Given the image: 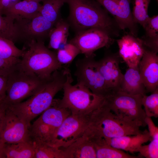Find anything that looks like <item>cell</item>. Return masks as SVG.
Returning <instances> with one entry per match:
<instances>
[{"instance_id":"cell-1","label":"cell","mask_w":158,"mask_h":158,"mask_svg":"<svg viewBox=\"0 0 158 158\" xmlns=\"http://www.w3.org/2000/svg\"><path fill=\"white\" fill-rule=\"evenodd\" d=\"M69 13L67 20L75 33L91 28L104 30L117 37L121 30L113 18L95 0H67Z\"/></svg>"},{"instance_id":"cell-14","label":"cell","mask_w":158,"mask_h":158,"mask_svg":"<svg viewBox=\"0 0 158 158\" xmlns=\"http://www.w3.org/2000/svg\"><path fill=\"white\" fill-rule=\"evenodd\" d=\"M113 17L120 28L128 29L137 36L138 24L134 21L130 8L131 0H95Z\"/></svg>"},{"instance_id":"cell-6","label":"cell","mask_w":158,"mask_h":158,"mask_svg":"<svg viewBox=\"0 0 158 158\" xmlns=\"http://www.w3.org/2000/svg\"><path fill=\"white\" fill-rule=\"evenodd\" d=\"M73 81L69 70L63 88V96L60 101L62 106L70 111L71 114L88 115L103 103L104 98L96 95L82 84L77 83L72 85Z\"/></svg>"},{"instance_id":"cell-35","label":"cell","mask_w":158,"mask_h":158,"mask_svg":"<svg viewBox=\"0 0 158 158\" xmlns=\"http://www.w3.org/2000/svg\"><path fill=\"white\" fill-rule=\"evenodd\" d=\"M145 122L148 126L151 140L158 139V128L155 126L151 117L146 116Z\"/></svg>"},{"instance_id":"cell-25","label":"cell","mask_w":158,"mask_h":158,"mask_svg":"<svg viewBox=\"0 0 158 158\" xmlns=\"http://www.w3.org/2000/svg\"><path fill=\"white\" fill-rule=\"evenodd\" d=\"M6 158H34L35 151L30 140L13 143H5Z\"/></svg>"},{"instance_id":"cell-13","label":"cell","mask_w":158,"mask_h":158,"mask_svg":"<svg viewBox=\"0 0 158 158\" xmlns=\"http://www.w3.org/2000/svg\"><path fill=\"white\" fill-rule=\"evenodd\" d=\"M30 127L12 111L6 108L0 127V141L13 143L29 140Z\"/></svg>"},{"instance_id":"cell-39","label":"cell","mask_w":158,"mask_h":158,"mask_svg":"<svg viewBox=\"0 0 158 158\" xmlns=\"http://www.w3.org/2000/svg\"><path fill=\"white\" fill-rule=\"evenodd\" d=\"M5 109L6 108L2 105L1 104H0V127L1 124Z\"/></svg>"},{"instance_id":"cell-11","label":"cell","mask_w":158,"mask_h":158,"mask_svg":"<svg viewBox=\"0 0 158 158\" xmlns=\"http://www.w3.org/2000/svg\"><path fill=\"white\" fill-rule=\"evenodd\" d=\"M14 24L18 41L23 40L25 42L32 40L44 42L49 37L54 25L39 13L31 18L15 17Z\"/></svg>"},{"instance_id":"cell-5","label":"cell","mask_w":158,"mask_h":158,"mask_svg":"<svg viewBox=\"0 0 158 158\" xmlns=\"http://www.w3.org/2000/svg\"><path fill=\"white\" fill-rule=\"evenodd\" d=\"M19 63L8 75L6 95L1 103L6 108L30 97L47 80L23 70Z\"/></svg>"},{"instance_id":"cell-10","label":"cell","mask_w":158,"mask_h":158,"mask_svg":"<svg viewBox=\"0 0 158 158\" xmlns=\"http://www.w3.org/2000/svg\"><path fill=\"white\" fill-rule=\"evenodd\" d=\"M90 114H71L57 129L49 145L59 148L66 147L82 136L88 127Z\"/></svg>"},{"instance_id":"cell-26","label":"cell","mask_w":158,"mask_h":158,"mask_svg":"<svg viewBox=\"0 0 158 158\" xmlns=\"http://www.w3.org/2000/svg\"><path fill=\"white\" fill-rule=\"evenodd\" d=\"M67 0H43L39 13L55 24L62 18L60 9Z\"/></svg>"},{"instance_id":"cell-22","label":"cell","mask_w":158,"mask_h":158,"mask_svg":"<svg viewBox=\"0 0 158 158\" xmlns=\"http://www.w3.org/2000/svg\"><path fill=\"white\" fill-rule=\"evenodd\" d=\"M42 4L31 0H20L5 10L3 15L31 18L39 13Z\"/></svg>"},{"instance_id":"cell-20","label":"cell","mask_w":158,"mask_h":158,"mask_svg":"<svg viewBox=\"0 0 158 158\" xmlns=\"http://www.w3.org/2000/svg\"><path fill=\"white\" fill-rule=\"evenodd\" d=\"M118 91L133 95H145L146 90L138 66L129 67L123 76Z\"/></svg>"},{"instance_id":"cell-2","label":"cell","mask_w":158,"mask_h":158,"mask_svg":"<svg viewBox=\"0 0 158 158\" xmlns=\"http://www.w3.org/2000/svg\"><path fill=\"white\" fill-rule=\"evenodd\" d=\"M69 70L64 67L55 71L51 78L46 81L29 99L6 108L12 111L30 126L31 121L49 107L56 94L63 89Z\"/></svg>"},{"instance_id":"cell-12","label":"cell","mask_w":158,"mask_h":158,"mask_svg":"<svg viewBox=\"0 0 158 158\" xmlns=\"http://www.w3.org/2000/svg\"><path fill=\"white\" fill-rule=\"evenodd\" d=\"M114 40L105 31L91 28L75 33L68 42L76 47L85 56H89L94 54V52L98 49L109 47Z\"/></svg>"},{"instance_id":"cell-15","label":"cell","mask_w":158,"mask_h":158,"mask_svg":"<svg viewBox=\"0 0 158 158\" xmlns=\"http://www.w3.org/2000/svg\"><path fill=\"white\" fill-rule=\"evenodd\" d=\"M118 54L129 67L138 65L146 47L141 39L129 33L116 40Z\"/></svg>"},{"instance_id":"cell-7","label":"cell","mask_w":158,"mask_h":158,"mask_svg":"<svg viewBox=\"0 0 158 158\" xmlns=\"http://www.w3.org/2000/svg\"><path fill=\"white\" fill-rule=\"evenodd\" d=\"M142 96L113 91L104 98V102L111 110L121 119L140 127H145L146 126V115L142 107Z\"/></svg>"},{"instance_id":"cell-41","label":"cell","mask_w":158,"mask_h":158,"mask_svg":"<svg viewBox=\"0 0 158 158\" xmlns=\"http://www.w3.org/2000/svg\"><path fill=\"white\" fill-rule=\"evenodd\" d=\"M156 1H157V2H158V0H156Z\"/></svg>"},{"instance_id":"cell-16","label":"cell","mask_w":158,"mask_h":158,"mask_svg":"<svg viewBox=\"0 0 158 158\" xmlns=\"http://www.w3.org/2000/svg\"><path fill=\"white\" fill-rule=\"evenodd\" d=\"M120 56L118 53L107 52L97 61L99 71L111 91H118L123 74L119 67Z\"/></svg>"},{"instance_id":"cell-40","label":"cell","mask_w":158,"mask_h":158,"mask_svg":"<svg viewBox=\"0 0 158 158\" xmlns=\"http://www.w3.org/2000/svg\"><path fill=\"white\" fill-rule=\"evenodd\" d=\"M31 0L35 1H37L38 2H40L41 1H42L43 0Z\"/></svg>"},{"instance_id":"cell-38","label":"cell","mask_w":158,"mask_h":158,"mask_svg":"<svg viewBox=\"0 0 158 158\" xmlns=\"http://www.w3.org/2000/svg\"><path fill=\"white\" fill-rule=\"evenodd\" d=\"M5 144L0 141V158H6L4 152Z\"/></svg>"},{"instance_id":"cell-29","label":"cell","mask_w":158,"mask_h":158,"mask_svg":"<svg viewBox=\"0 0 158 158\" xmlns=\"http://www.w3.org/2000/svg\"><path fill=\"white\" fill-rule=\"evenodd\" d=\"M13 17L0 15V37L5 38L13 42L18 41L15 31Z\"/></svg>"},{"instance_id":"cell-17","label":"cell","mask_w":158,"mask_h":158,"mask_svg":"<svg viewBox=\"0 0 158 158\" xmlns=\"http://www.w3.org/2000/svg\"><path fill=\"white\" fill-rule=\"evenodd\" d=\"M157 54L146 47L142 57L138 65L147 93H151L158 88Z\"/></svg>"},{"instance_id":"cell-27","label":"cell","mask_w":158,"mask_h":158,"mask_svg":"<svg viewBox=\"0 0 158 158\" xmlns=\"http://www.w3.org/2000/svg\"><path fill=\"white\" fill-rule=\"evenodd\" d=\"M34 148V158H64L59 148L42 141L31 140Z\"/></svg>"},{"instance_id":"cell-33","label":"cell","mask_w":158,"mask_h":158,"mask_svg":"<svg viewBox=\"0 0 158 158\" xmlns=\"http://www.w3.org/2000/svg\"><path fill=\"white\" fill-rule=\"evenodd\" d=\"M147 145H142L138 152L146 158H158V139H152Z\"/></svg>"},{"instance_id":"cell-42","label":"cell","mask_w":158,"mask_h":158,"mask_svg":"<svg viewBox=\"0 0 158 158\" xmlns=\"http://www.w3.org/2000/svg\"><path fill=\"white\" fill-rule=\"evenodd\" d=\"M1 102H0V104H1Z\"/></svg>"},{"instance_id":"cell-30","label":"cell","mask_w":158,"mask_h":158,"mask_svg":"<svg viewBox=\"0 0 158 158\" xmlns=\"http://www.w3.org/2000/svg\"><path fill=\"white\" fill-rule=\"evenodd\" d=\"M150 0H135L132 14L135 22L144 26L149 17L148 8Z\"/></svg>"},{"instance_id":"cell-18","label":"cell","mask_w":158,"mask_h":158,"mask_svg":"<svg viewBox=\"0 0 158 158\" xmlns=\"http://www.w3.org/2000/svg\"><path fill=\"white\" fill-rule=\"evenodd\" d=\"M104 139L108 144L113 147L132 154L138 152L140 147L143 144L152 140L147 130L136 135Z\"/></svg>"},{"instance_id":"cell-23","label":"cell","mask_w":158,"mask_h":158,"mask_svg":"<svg viewBox=\"0 0 158 158\" xmlns=\"http://www.w3.org/2000/svg\"><path fill=\"white\" fill-rule=\"evenodd\" d=\"M70 27L67 20L62 18L57 21L50 32L48 48L58 50L66 44L67 43Z\"/></svg>"},{"instance_id":"cell-31","label":"cell","mask_w":158,"mask_h":158,"mask_svg":"<svg viewBox=\"0 0 158 158\" xmlns=\"http://www.w3.org/2000/svg\"><path fill=\"white\" fill-rule=\"evenodd\" d=\"M57 50V59L62 65L71 63L78 55L81 53L76 47L68 42Z\"/></svg>"},{"instance_id":"cell-21","label":"cell","mask_w":158,"mask_h":158,"mask_svg":"<svg viewBox=\"0 0 158 158\" xmlns=\"http://www.w3.org/2000/svg\"><path fill=\"white\" fill-rule=\"evenodd\" d=\"M94 147L96 158H138L108 144L102 137L87 135Z\"/></svg>"},{"instance_id":"cell-24","label":"cell","mask_w":158,"mask_h":158,"mask_svg":"<svg viewBox=\"0 0 158 158\" xmlns=\"http://www.w3.org/2000/svg\"><path fill=\"white\" fill-rule=\"evenodd\" d=\"M142 27L145 30V34L140 38L144 45L147 48L158 53V15L149 17Z\"/></svg>"},{"instance_id":"cell-8","label":"cell","mask_w":158,"mask_h":158,"mask_svg":"<svg viewBox=\"0 0 158 158\" xmlns=\"http://www.w3.org/2000/svg\"><path fill=\"white\" fill-rule=\"evenodd\" d=\"M71 114L70 111L61 104L60 99H54L49 107L31 124L30 138L49 144L57 129Z\"/></svg>"},{"instance_id":"cell-4","label":"cell","mask_w":158,"mask_h":158,"mask_svg":"<svg viewBox=\"0 0 158 158\" xmlns=\"http://www.w3.org/2000/svg\"><path fill=\"white\" fill-rule=\"evenodd\" d=\"M25 43L26 46L23 47L24 52L19 64L23 70L46 80L54 72L63 67L56 53L46 47L44 41L32 40Z\"/></svg>"},{"instance_id":"cell-3","label":"cell","mask_w":158,"mask_h":158,"mask_svg":"<svg viewBox=\"0 0 158 158\" xmlns=\"http://www.w3.org/2000/svg\"><path fill=\"white\" fill-rule=\"evenodd\" d=\"M140 127L119 118L112 111L104 101L90 115L87 134L111 138L141 133Z\"/></svg>"},{"instance_id":"cell-28","label":"cell","mask_w":158,"mask_h":158,"mask_svg":"<svg viewBox=\"0 0 158 158\" xmlns=\"http://www.w3.org/2000/svg\"><path fill=\"white\" fill-rule=\"evenodd\" d=\"M25 49H20L15 45V43L8 39L0 37V56L4 59L21 57Z\"/></svg>"},{"instance_id":"cell-34","label":"cell","mask_w":158,"mask_h":158,"mask_svg":"<svg viewBox=\"0 0 158 158\" xmlns=\"http://www.w3.org/2000/svg\"><path fill=\"white\" fill-rule=\"evenodd\" d=\"M20 58L4 59L0 56V73L8 74L20 61Z\"/></svg>"},{"instance_id":"cell-37","label":"cell","mask_w":158,"mask_h":158,"mask_svg":"<svg viewBox=\"0 0 158 158\" xmlns=\"http://www.w3.org/2000/svg\"><path fill=\"white\" fill-rule=\"evenodd\" d=\"M20 0H0V15L2 16L6 9L18 2Z\"/></svg>"},{"instance_id":"cell-19","label":"cell","mask_w":158,"mask_h":158,"mask_svg":"<svg viewBox=\"0 0 158 158\" xmlns=\"http://www.w3.org/2000/svg\"><path fill=\"white\" fill-rule=\"evenodd\" d=\"M59 149L64 158H96L93 145L85 133L68 146Z\"/></svg>"},{"instance_id":"cell-32","label":"cell","mask_w":158,"mask_h":158,"mask_svg":"<svg viewBox=\"0 0 158 158\" xmlns=\"http://www.w3.org/2000/svg\"><path fill=\"white\" fill-rule=\"evenodd\" d=\"M142 105L144 107L146 116L150 117H158V88L147 96H142Z\"/></svg>"},{"instance_id":"cell-36","label":"cell","mask_w":158,"mask_h":158,"mask_svg":"<svg viewBox=\"0 0 158 158\" xmlns=\"http://www.w3.org/2000/svg\"><path fill=\"white\" fill-rule=\"evenodd\" d=\"M8 75L0 73V102H2L6 95Z\"/></svg>"},{"instance_id":"cell-9","label":"cell","mask_w":158,"mask_h":158,"mask_svg":"<svg viewBox=\"0 0 158 158\" xmlns=\"http://www.w3.org/2000/svg\"><path fill=\"white\" fill-rule=\"evenodd\" d=\"M94 54L85 56L75 62L74 75L77 83L88 88L93 93L105 98L112 92L108 87L101 73Z\"/></svg>"}]
</instances>
